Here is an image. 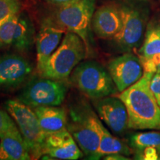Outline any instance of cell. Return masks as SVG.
Masks as SVG:
<instances>
[{
	"instance_id": "7a4b0ae2",
	"label": "cell",
	"mask_w": 160,
	"mask_h": 160,
	"mask_svg": "<svg viewBox=\"0 0 160 160\" xmlns=\"http://www.w3.org/2000/svg\"><path fill=\"white\" fill-rule=\"evenodd\" d=\"M103 124L85 99L70 106L67 128L88 159H91L99 147Z\"/></svg>"
},
{
	"instance_id": "ba28073f",
	"label": "cell",
	"mask_w": 160,
	"mask_h": 160,
	"mask_svg": "<svg viewBox=\"0 0 160 160\" xmlns=\"http://www.w3.org/2000/svg\"><path fill=\"white\" fill-rule=\"evenodd\" d=\"M122 26L113 38L115 44L123 52H131L142 44L145 33L147 16L141 9L132 5L120 7Z\"/></svg>"
},
{
	"instance_id": "3957f363",
	"label": "cell",
	"mask_w": 160,
	"mask_h": 160,
	"mask_svg": "<svg viewBox=\"0 0 160 160\" xmlns=\"http://www.w3.org/2000/svg\"><path fill=\"white\" fill-rule=\"evenodd\" d=\"M85 43L79 36L66 31L61 43L49 57L41 77L57 80L67 79L87 53Z\"/></svg>"
},
{
	"instance_id": "e0dca14e",
	"label": "cell",
	"mask_w": 160,
	"mask_h": 160,
	"mask_svg": "<svg viewBox=\"0 0 160 160\" xmlns=\"http://www.w3.org/2000/svg\"><path fill=\"white\" fill-rule=\"evenodd\" d=\"M34 34V25L31 19L25 12H20L12 45L19 51H29L36 39Z\"/></svg>"
},
{
	"instance_id": "7402d4cb",
	"label": "cell",
	"mask_w": 160,
	"mask_h": 160,
	"mask_svg": "<svg viewBox=\"0 0 160 160\" xmlns=\"http://www.w3.org/2000/svg\"><path fill=\"white\" fill-rule=\"evenodd\" d=\"M20 0H0V25L13 16L21 12Z\"/></svg>"
},
{
	"instance_id": "9c48e42d",
	"label": "cell",
	"mask_w": 160,
	"mask_h": 160,
	"mask_svg": "<svg viewBox=\"0 0 160 160\" xmlns=\"http://www.w3.org/2000/svg\"><path fill=\"white\" fill-rule=\"evenodd\" d=\"M108 68L119 93L139 81L144 74L141 59L131 52H125L113 58L109 62Z\"/></svg>"
},
{
	"instance_id": "4316f807",
	"label": "cell",
	"mask_w": 160,
	"mask_h": 160,
	"mask_svg": "<svg viewBox=\"0 0 160 160\" xmlns=\"http://www.w3.org/2000/svg\"><path fill=\"white\" fill-rule=\"evenodd\" d=\"M104 159L107 160H128L129 158L125 157V155L119 154V153H113L104 157Z\"/></svg>"
},
{
	"instance_id": "30bf717a",
	"label": "cell",
	"mask_w": 160,
	"mask_h": 160,
	"mask_svg": "<svg viewBox=\"0 0 160 160\" xmlns=\"http://www.w3.org/2000/svg\"><path fill=\"white\" fill-rule=\"evenodd\" d=\"M67 31L57 20L47 18L43 20L36 37L37 70L40 73L51 55L59 47Z\"/></svg>"
},
{
	"instance_id": "7c38bea8",
	"label": "cell",
	"mask_w": 160,
	"mask_h": 160,
	"mask_svg": "<svg viewBox=\"0 0 160 160\" xmlns=\"http://www.w3.org/2000/svg\"><path fill=\"white\" fill-rule=\"evenodd\" d=\"M45 155L58 159L77 160L82 157L84 153L71 133L65 128L47 135Z\"/></svg>"
},
{
	"instance_id": "277c9868",
	"label": "cell",
	"mask_w": 160,
	"mask_h": 160,
	"mask_svg": "<svg viewBox=\"0 0 160 160\" xmlns=\"http://www.w3.org/2000/svg\"><path fill=\"white\" fill-rule=\"evenodd\" d=\"M71 80L77 88L91 99L109 97L118 91L109 71L94 61L81 62L71 73Z\"/></svg>"
},
{
	"instance_id": "83f0119b",
	"label": "cell",
	"mask_w": 160,
	"mask_h": 160,
	"mask_svg": "<svg viewBox=\"0 0 160 160\" xmlns=\"http://www.w3.org/2000/svg\"><path fill=\"white\" fill-rule=\"evenodd\" d=\"M47 1L53 4V5L62 6L67 5V4L76 1V0H47Z\"/></svg>"
},
{
	"instance_id": "52a82bcc",
	"label": "cell",
	"mask_w": 160,
	"mask_h": 160,
	"mask_svg": "<svg viewBox=\"0 0 160 160\" xmlns=\"http://www.w3.org/2000/svg\"><path fill=\"white\" fill-rule=\"evenodd\" d=\"M96 0H76L60 6L56 13V20L68 31L79 36L89 49V35L92 19L95 12Z\"/></svg>"
},
{
	"instance_id": "603a6c76",
	"label": "cell",
	"mask_w": 160,
	"mask_h": 160,
	"mask_svg": "<svg viewBox=\"0 0 160 160\" xmlns=\"http://www.w3.org/2000/svg\"><path fill=\"white\" fill-rule=\"evenodd\" d=\"M17 127V124L8 112L0 109V139Z\"/></svg>"
},
{
	"instance_id": "ac0fdd59",
	"label": "cell",
	"mask_w": 160,
	"mask_h": 160,
	"mask_svg": "<svg viewBox=\"0 0 160 160\" xmlns=\"http://www.w3.org/2000/svg\"><path fill=\"white\" fill-rule=\"evenodd\" d=\"M133 151L131 148H129L123 142L115 137L105 128V126L102 128L101 138L99 147L96 151L94 155L91 159H99L105 156L113 154V153H119L125 156H130Z\"/></svg>"
},
{
	"instance_id": "6da1fadb",
	"label": "cell",
	"mask_w": 160,
	"mask_h": 160,
	"mask_svg": "<svg viewBox=\"0 0 160 160\" xmlns=\"http://www.w3.org/2000/svg\"><path fill=\"white\" fill-rule=\"evenodd\" d=\"M154 74L144 73L139 81L118 96L127 109L129 129L160 131V106L151 89Z\"/></svg>"
},
{
	"instance_id": "d6986e66",
	"label": "cell",
	"mask_w": 160,
	"mask_h": 160,
	"mask_svg": "<svg viewBox=\"0 0 160 160\" xmlns=\"http://www.w3.org/2000/svg\"><path fill=\"white\" fill-rule=\"evenodd\" d=\"M139 57L149 58L160 53V18L152 19L147 25Z\"/></svg>"
},
{
	"instance_id": "cb8c5ba5",
	"label": "cell",
	"mask_w": 160,
	"mask_h": 160,
	"mask_svg": "<svg viewBox=\"0 0 160 160\" xmlns=\"http://www.w3.org/2000/svg\"><path fill=\"white\" fill-rule=\"evenodd\" d=\"M143 67L144 73H157V68L160 64V53L149 58L139 57Z\"/></svg>"
},
{
	"instance_id": "44dd1931",
	"label": "cell",
	"mask_w": 160,
	"mask_h": 160,
	"mask_svg": "<svg viewBox=\"0 0 160 160\" xmlns=\"http://www.w3.org/2000/svg\"><path fill=\"white\" fill-rule=\"evenodd\" d=\"M19 13L9 18L0 25V48L8 47L13 44Z\"/></svg>"
},
{
	"instance_id": "484cf974",
	"label": "cell",
	"mask_w": 160,
	"mask_h": 160,
	"mask_svg": "<svg viewBox=\"0 0 160 160\" xmlns=\"http://www.w3.org/2000/svg\"><path fill=\"white\" fill-rule=\"evenodd\" d=\"M151 89L160 106V73H155L151 81Z\"/></svg>"
},
{
	"instance_id": "5bb4252c",
	"label": "cell",
	"mask_w": 160,
	"mask_h": 160,
	"mask_svg": "<svg viewBox=\"0 0 160 160\" xmlns=\"http://www.w3.org/2000/svg\"><path fill=\"white\" fill-rule=\"evenodd\" d=\"M91 26L95 34L99 38H113L122 26L120 7L113 4L99 7L93 13Z\"/></svg>"
},
{
	"instance_id": "4fadbf2b",
	"label": "cell",
	"mask_w": 160,
	"mask_h": 160,
	"mask_svg": "<svg viewBox=\"0 0 160 160\" xmlns=\"http://www.w3.org/2000/svg\"><path fill=\"white\" fill-rule=\"evenodd\" d=\"M32 72L29 62L22 56L7 54L0 57V87H15L25 82Z\"/></svg>"
},
{
	"instance_id": "2e32d148",
	"label": "cell",
	"mask_w": 160,
	"mask_h": 160,
	"mask_svg": "<svg viewBox=\"0 0 160 160\" xmlns=\"http://www.w3.org/2000/svg\"><path fill=\"white\" fill-rule=\"evenodd\" d=\"M42 129L46 134L67 128L68 113L59 106H39L33 108Z\"/></svg>"
},
{
	"instance_id": "8fae6325",
	"label": "cell",
	"mask_w": 160,
	"mask_h": 160,
	"mask_svg": "<svg viewBox=\"0 0 160 160\" xmlns=\"http://www.w3.org/2000/svg\"><path fill=\"white\" fill-rule=\"evenodd\" d=\"M93 105L99 119L113 133L122 134L128 128L127 109L119 97L109 96L95 99Z\"/></svg>"
},
{
	"instance_id": "d4e9b609",
	"label": "cell",
	"mask_w": 160,
	"mask_h": 160,
	"mask_svg": "<svg viewBox=\"0 0 160 160\" xmlns=\"http://www.w3.org/2000/svg\"><path fill=\"white\" fill-rule=\"evenodd\" d=\"M135 159L142 160L160 159V150L156 148L148 147L135 151Z\"/></svg>"
},
{
	"instance_id": "f1b7e54d",
	"label": "cell",
	"mask_w": 160,
	"mask_h": 160,
	"mask_svg": "<svg viewBox=\"0 0 160 160\" xmlns=\"http://www.w3.org/2000/svg\"><path fill=\"white\" fill-rule=\"evenodd\" d=\"M160 73V64H159V67H158L157 71V73Z\"/></svg>"
},
{
	"instance_id": "9a60e30c",
	"label": "cell",
	"mask_w": 160,
	"mask_h": 160,
	"mask_svg": "<svg viewBox=\"0 0 160 160\" xmlns=\"http://www.w3.org/2000/svg\"><path fill=\"white\" fill-rule=\"evenodd\" d=\"M29 159L31 153L17 127L0 139V160Z\"/></svg>"
},
{
	"instance_id": "8992f818",
	"label": "cell",
	"mask_w": 160,
	"mask_h": 160,
	"mask_svg": "<svg viewBox=\"0 0 160 160\" xmlns=\"http://www.w3.org/2000/svg\"><path fill=\"white\" fill-rule=\"evenodd\" d=\"M68 93V86L62 80L36 78L28 82L17 99L31 108L39 106H59Z\"/></svg>"
},
{
	"instance_id": "5b68a950",
	"label": "cell",
	"mask_w": 160,
	"mask_h": 160,
	"mask_svg": "<svg viewBox=\"0 0 160 160\" xmlns=\"http://www.w3.org/2000/svg\"><path fill=\"white\" fill-rule=\"evenodd\" d=\"M6 111L17 124L31 153V159H38L45 155L47 134L42 129L34 111L17 99L5 102Z\"/></svg>"
},
{
	"instance_id": "ffe728a7",
	"label": "cell",
	"mask_w": 160,
	"mask_h": 160,
	"mask_svg": "<svg viewBox=\"0 0 160 160\" xmlns=\"http://www.w3.org/2000/svg\"><path fill=\"white\" fill-rule=\"evenodd\" d=\"M130 144L135 151L148 147L160 150V132L153 131L137 133L131 137Z\"/></svg>"
}]
</instances>
